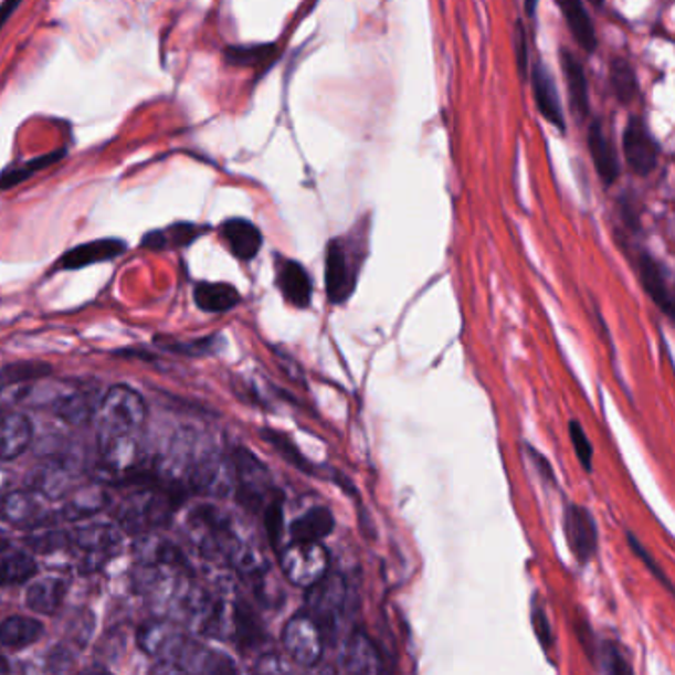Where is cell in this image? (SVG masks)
Instances as JSON below:
<instances>
[{"mask_svg": "<svg viewBox=\"0 0 675 675\" xmlns=\"http://www.w3.org/2000/svg\"><path fill=\"white\" fill-rule=\"evenodd\" d=\"M94 419L102 462L124 466L139 456L137 434L144 430L147 404L137 390L125 384L107 390Z\"/></svg>", "mask_w": 675, "mask_h": 675, "instance_id": "6da1fadb", "label": "cell"}, {"mask_svg": "<svg viewBox=\"0 0 675 675\" xmlns=\"http://www.w3.org/2000/svg\"><path fill=\"white\" fill-rule=\"evenodd\" d=\"M187 494V487L179 482L145 485L119 505L117 521L125 531L134 535L155 531L171 521L172 514Z\"/></svg>", "mask_w": 675, "mask_h": 675, "instance_id": "7a4b0ae2", "label": "cell"}, {"mask_svg": "<svg viewBox=\"0 0 675 675\" xmlns=\"http://www.w3.org/2000/svg\"><path fill=\"white\" fill-rule=\"evenodd\" d=\"M280 567L295 587L309 589L329 572V552L321 541H292L280 552Z\"/></svg>", "mask_w": 675, "mask_h": 675, "instance_id": "3957f363", "label": "cell"}, {"mask_svg": "<svg viewBox=\"0 0 675 675\" xmlns=\"http://www.w3.org/2000/svg\"><path fill=\"white\" fill-rule=\"evenodd\" d=\"M122 547V537L112 525L94 524L70 532V549L76 552L80 569L94 572L114 559Z\"/></svg>", "mask_w": 675, "mask_h": 675, "instance_id": "277c9868", "label": "cell"}, {"mask_svg": "<svg viewBox=\"0 0 675 675\" xmlns=\"http://www.w3.org/2000/svg\"><path fill=\"white\" fill-rule=\"evenodd\" d=\"M347 599V584L341 574H325L324 579L317 580L307 589V610L309 616L324 630L325 640L327 634H334L339 624Z\"/></svg>", "mask_w": 675, "mask_h": 675, "instance_id": "5b68a950", "label": "cell"}, {"mask_svg": "<svg viewBox=\"0 0 675 675\" xmlns=\"http://www.w3.org/2000/svg\"><path fill=\"white\" fill-rule=\"evenodd\" d=\"M191 637L181 627L165 620H152L139 627L137 642L149 656L159 660V672H179L177 660Z\"/></svg>", "mask_w": 675, "mask_h": 675, "instance_id": "8992f818", "label": "cell"}, {"mask_svg": "<svg viewBox=\"0 0 675 675\" xmlns=\"http://www.w3.org/2000/svg\"><path fill=\"white\" fill-rule=\"evenodd\" d=\"M234 482L239 485L240 504L250 511H262L267 499L276 492L270 489L267 470L246 447H236L232 454Z\"/></svg>", "mask_w": 675, "mask_h": 675, "instance_id": "52a82bcc", "label": "cell"}, {"mask_svg": "<svg viewBox=\"0 0 675 675\" xmlns=\"http://www.w3.org/2000/svg\"><path fill=\"white\" fill-rule=\"evenodd\" d=\"M284 647L297 666L312 667L321 660L325 634L309 612H299L287 620L284 627Z\"/></svg>", "mask_w": 675, "mask_h": 675, "instance_id": "ba28073f", "label": "cell"}, {"mask_svg": "<svg viewBox=\"0 0 675 675\" xmlns=\"http://www.w3.org/2000/svg\"><path fill=\"white\" fill-rule=\"evenodd\" d=\"M56 515L49 507V497L32 487L10 492L0 499V517L20 529L46 527Z\"/></svg>", "mask_w": 675, "mask_h": 675, "instance_id": "9c48e42d", "label": "cell"}, {"mask_svg": "<svg viewBox=\"0 0 675 675\" xmlns=\"http://www.w3.org/2000/svg\"><path fill=\"white\" fill-rule=\"evenodd\" d=\"M622 151L626 157L627 169L636 177H647L656 171L660 145L640 115H632L627 119L626 129L622 134Z\"/></svg>", "mask_w": 675, "mask_h": 675, "instance_id": "30bf717a", "label": "cell"}, {"mask_svg": "<svg viewBox=\"0 0 675 675\" xmlns=\"http://www.w3.org/2000/svg\"><path fill=\"white\" fill-rule=\"evenodd\" d=\"M355 289V270L342 239H334L325 252V292L331 304H342Z\"/></svg>", "mask_w": 675, "mask_h": 675, "instance_id": "8fae6325", "label": "cell"}, {"mask_svg": "<svg viewBox=\"0 0 675 675\" xmlns=\"http://www.w3.org/2000/svg\"><path fill=\"white\" fill-rule=\"evenodd\" d=\"M565 535L579 562H589L599 551V529L587 507L569 505L565 514Z\"/></svg>", "mask_w": 675, "mask_h": 675, "instance_id": "7c38bea8", "label": "cell"}, {"mask_svg": "<svg viewBox=\"0 0 675 675\" xmlns=\"http://www.w3.org/2000/svg\"><path fill=\"white\" fill-rule=\"evenodd\" d=\"M529 76H531L535 104L539 107L542 117L549 124L555 125L561 134H567V122H565V114H562L561 96H559V89H557V84H555L551 74L545 70L541 62H535Z\"/></svg>", "mask_w": 675, "mask_h": 675, "instance_id": "4fadbf2b", "label": "cell"}, {"mask_svg": "<svg viewBox=\"0 0 675 675\" xmlns=\"http://www.w3.org/2000/svg\"><path fill=\"white\" fill-rule=\"evenodd\" d=\"M587 144H589L590 159L594 162V169L599 172L600 181L604 184H614L619 181V152L614 149V144L604 131V125L599 117L592 119V124H590Z\"/></svg>", "mask_w": 675, "mask_h": 675, "instance_id": "5bb4252c", "label": "cell"}, {"mask_svg": "<svg viewBox=\"0 0 675 675\" xmlns=\"http://www.w3.org/2000/svg\"><path fill=\"white\" fill-rule=\"evenodd\" d=\"M342 669L347 674H381L384 672L381 652L365 632H355L342 650Z\"/></svg>", "mask_w": 675, "mask_h": 675, "instance_id": "9a60e30c", "label": "cell"}, {"mask_svg": "<svg viewBox=\"0 0 675 675\" xmlns=\"http://www.w3.org/2000/svg\"><path fill=\"white\" fill-rule=\"evenodd\" d=\"M277 287L282 289L287 304L299 309H307L312 305V277L299 262L286 257L277 262Z\"/></svg>", "mask_w": 675, "mask_h": 675, "instance_id": "2e32d148", "label": "cell"}, {"mask_svg": "<svg viewBox=\"0 0 675 675\" xmlns=\"http://www.w3.org/2000/svg\"><path fill=\"white\" fill-rule=\"evenodd\" d=\"M32 442L30 420L20 412L0 414V464L12 462L29 450Z\"/></svg>", "mask_w": 675, "mask_h": 675, "instance_id": "e0dca14e", "label": "cell"}, {"mask_svg": "<svg viewBox=\"0 0 675 675\" xmlns=\"http://www.w3.org/2000/svg\"><path fill=\"white\" fill-rule=\"evenodd\" d=\"M125 250H127V244H125L124 240H94V242L72 247L70 252L60 257L57 264H60V267H64V270H82V267L94 266V264H99V262H107V260L122 256Z\"/></svg>", "mask_w": 675, "mask_h": 675, "instance_id": "ac0fdd59", "label": "cell"}, {"mask_svg": "<svg viewBox=\"0 0 675 675\" xmlns=\"http://www.w3.org/2000/svg\"><path fill=\"white\" fill-rule=\"evenodd\" d=\"M637 272H640V282L642 287L646 289V294L654 299V304L667 315H674V295L672 287L667 282L666 272L656 257L650 256L646 252H642L637 256Z\"/></svg>", "mask_w": 675, "mask_h": 675, "instance_id": "d6986e66", "label": "cell"}, {"mask_svg": "<svg viewBox=\"0 0 675 675\" xmlns=\"http://www.w3.org/2000/svg\"><path fill=\"white\" fill-rule=\"evenodd\" d=\"M220 236L226 242L230 252L239 260L250 262L257 256L260 247H262V232L256 224H252L246 219H229L222 222L220 226Z\"/></svg>", "mask_w": 675, "mask_h": 675, "instance_id": "ffe728a7", "label": "cell"}, {"mask_svg": "<svg viewBox=\"0 0 675 675\" xmlns=\"http://www.w3.org/2000/svg\"><path fill=\"white\" fill-rule=\"evenodd\" d=\"M555 2L561 10L562 19L571 30L572 39L579 44L580 50H584L587 54H594L599 49V39L594 22L584 7V0H555Z\"/></svg>", "mask_w": 675, "mask_h": 675, "instance_id": "44dd1931", "label": "cell"}, {"mask_svg": "<svg viewBox=\"0 0 675 675\" xmlns=\"http://www.w3.org/2000/svg\"><path fill=\"white\" fill-rule=\"evenodd\" d=\"M559 60H561L562 74L567 80V87H569V99H571L572 109L579 117H587L590 114V99H589V80H587V72L584 66L580 62L579 56L571 52V50L562 49L559 52Z\"/></svg>", "mask_w": 675, "mask_h": 675, "instance_id": "7402d4cb", "label": "cell"}, {"mask_svg": "<svg viewBox=\"0 0 675 675\" xmlns=\"http://www.w3.org/2000/svg\"><path fill=\"white\" fill-rule=\"evenodd\" d=\"M230 637L236 640L242 650H252L264 642V627L246 602L236 600L230 610Z\"/></svg>", "mask_w": 675, "mask_h": 675, "instance_id": "603a6c76", "label": "cell"}, {"mask_svg": "<svg viewBox=\"0 0 675 675\" xmlns=\"http://www.w3.org/2000/svg\"><path fill=\"white\" fill-rule=\"evenodd\" d=\"M67 584L66 580L57 579V577H46V579L36 580L30 584L27 590V607L32 612H39L44 616L56 614L64 597H66Z\"/></svg>", "mask_w": 675, "mask_h": 675, "instance_id": "cb8c5ba5", "label": "cell"}, {"mask_svg": "<svg viewBox=\"0 0 675 675\" xmlns=\"http://www.w3.org/2000/svg\"><path fill=\"white\" fill-rule=\"evenodd\" d=\"M107 502L109 497L102 485H82L70 494L66 504L57 511V515H62V519H84V517L102 511Z\"/></svg>", "mask_w": 675, "mask_h": 675, "instance_id": "d4e9b609", "label": "cell"}, {"mask_svg": "<svg viewBox=\"0 0 675 675\" xmlns=\"http://www.w3.org/2000/svg\"><path fill=\"white\" fill-rule=\"evenodd\" d=\"M335 529L334 514L327 507H314L292 524V541H321Z\"/></svg>", "mask_w": 675, "mask_h": 675, "instance_id": "484cf974", "label": "cell"}, {"mask_svg": "<svg viewBox=\"0 0 675 675\" xmlns=\"http://www.w3.org/2000/svg\"><path fill=\"white\" fill-rule=\"evenodd\" d=\"M44 634L39 620L29 616H10L0 622V646L29 647L36 644Z\"/></svg>", "mask_w": 675, "mask_h": 675, "instance_id": "4316f807", "label": "cell"}, {"mask_svg": "<svg viewBox=\"0 0 675 675\" xmlns=\"http://www.w3.org/2000/svg\"><path fill=\"white\" fill-rule=\"evenodd\" d=\"M194 302L202 312L224 314L240 304V294L239 289L230 284L202 282L194 287Z\"/></svg>", "mask_w": 675, "mask_h": 675, "instance_id": "83f0119b", "label": "cell"}, {"mask_svg": "<svg viewBox=\"0 0 675 675\" xmlns=\"http://www.w3.org/2000/svg\"><path fill=\"white\" fill-rule=\"evenodd\" d=\"M204 232V229H200L197 224L191 222H179V224H172L171 229L167 230H152L147 236H145L144 247L147 250H167V247H181L189 246L191 242L199 239L200 234Z\"/></svg>", "mask_w": 675, "mask_h": 675, "instance_id": "f1b7e54d", "label": "cell"}, {"mask_svg": "<svg viewBox=\"0 0 675 675\" xmlns=\"http://www.w3.org/2000/svg\"><path fill=\"white\" fill-rule=\"evenodd\" d=\"M610 87L612 94L622 105H630L640 94L636 70L624 56H614L610 60Z\"/></svg>", "mask_w": 675, "mask_h": 675, "instance_id": "f546056e", "label": "cell"}, {"mask_svg": "<svg viewBox=\"0 0 675 675\" xmlns=\"http://www.w3.org/2000/svg\"><path fill=\"white\" fill-rule=\"evenodd\" d=\"M57 416L70 424H86L96 416L97 402L87 392H72L64 394L54 402Z\"/></svg>", "mask_w": 675, "mask_h": 675, "instance_id": "4dcf8cb0", "label": "cell"}, {"mask_svg": "<svg viewBox=\"0 0 675 675\" xmlns=\"http://www.w3.org/2000/svg\"><path fill=\"white\" fill-rule=\"evenodd\" d=\"M39 572V565L32 555L24 551H14L0 557V587L22 584Z\"/></svg>", "mask_w": 675, "mask_h": 675, "instance_id": "1f68e13d", "label": "cell"}, {"mask_svg": "<svg viewBox=\"0 0 675 675\" xmlns=\"http://www.w3.org/2000/svg\"><path fill=\"white\" fill-rule=\"evenodd\" d=\"M64 155H66V151H62V149L60 151L46 152L42 157L17 165V167H12L9 171L0 172V191H9V189L17 187L20 182L29 181L30 177H34L36 172L44 171L50 165L60 161Z\"/></svg>", "mask_w": 675, "mask_h": 675, "instance_id": "d6a6232c", "label": "cell"}, {"mask_svg": "<svg viewBox=\"0 0 675 675\" xmlns=\"http://www.w3.org/2000/svg\"><path fill=\"white\" fill-rule=\"evenodd\" d=\"M274 44H250V46H229L224 50V60L230 66L254 67L262 66L276 56Z\"/></svg>", "mask_w": 675, "mask_h": 675, "instance_id": "836d02e7", "label": "cell"}, {"mask_svg": "<svg viewBox=\"0 0 675 675\" xmlns=\"http://www.w3.org/2000/svg\"><path fill=\"white\" fill-rule=\"evenodd\" d=\"M50 372H52V367L46 362H14L0 371V389L40 381V379L50 377Z\"/></svg>", "mask_w": 675, "mask_h": 675, "instance_id": "e575fe53", "label": "cell"}, {"mask_svg": "<svg viewBox=\"0 0 675 675\" xmlns=\"http://www.w3.org/2000/svg\"><path fill=\"white\" fill-rule=\"evenodd\" d=\"M262 437H264V442H267L270 446L276 450L280 456L286 460L287 464H292V466L297 467V470H302V472H307V474H314V466L302 456V452H299V447L295 446L294 442L289 440V437L284 434V432H277V430L264 429L262 432Z\"/></svg>", "mask_w": 675, "mask_h": 675, "instance_id": "d590c367", "label": "cell"}, {"mask_svg": "<svg viewBox=\"0 0 675 675\" xmlns=\"http://www.w3.org/2000/svg\"><path fill=\"white\" fill-rule=\"evenodd\" d=\"M262 519H264V527H266L267 539L270 545L277 551L280 542H282V535H284V497L282 494H274L267 504L262 509Z\"/></svg>", "mask_w": 675, "mask_h": 675, "instance_id": "8d00e7d4", "label": "cell"}, {"mask_svg": "<svg viewBox=\"0 0 675 675\" xmlns=\"http://www.w3.org/2000/svg\"><path fill=\"white\" fill-rule=\"evenodd\" d=\"M24 542H27V547L32 549V551L44 552V555L46 552L62 551V549L70 547V532L54 531V529L30 532Z\"/></svg>", "mask_w": 675, "mask_h": 675, "instance_id": "74e56055", "label": "cell"}, {"mask_svg": "<svg viewBox=\"0 0 675 675\" xmlns=\"http://www.w3.org/2000/svg\"><path fill=\"white\" fill-rule=\"evenodd\" d=\"M599 669L604 674H627L630 666L624 656L620 654L619 647L612 642H604L599 652Z\"/></svg>", "mask_w": 675, "mask_h": 675, "instance_id": "f35d334b", "label": "cell"}, {"mask_svg": "<svg viewBox=\"0 0 675 675\" xmlns=\"http://www.w3.org/2000/svg\"><path fill=\"white\" fill-rule=\"evenodd\" d=\"M569 432H571L572 447H574V454L579 457L580 464L587 472H592V444L584 429L580 426L579 420H572L569 424Z\"/></svg>", "mask_w": 675, "mask_h": 675, "instance_id": "ab89813d", "label": "cell"}, {"mask_svg": "<svg viewBox=\"0 0 675 675\" xmlns=\"http://www.w3.org/2000/svg\"><path fill=\"white\" fill-rule=\"evenodd\" d=\"M515 60H517V70L524 80L529 77V40L525 32L524 22L517 24V39H515Z\"/></svg>", "mask_w": 675, "mask_h": 675, "instance_id": "60d3db41", "label": "cell"}, {"mask_svg": "<svg viewBox=\"0 0 675 675\" xmlns=\"http://www.w3.org/2000/svg\"><path fill=\"white\" fill-rule=\"evenodd\" d=\"M626 539L627 542H630V547H632V551L636 552L637 557H640V561L644 562L647 569L652 571V574H654V577H656V579L660 580L662 584H666V589L672 592V582L667 580L666 574H664V571H662V569L657 567L656 562H654V559H652V557L647 555L646 549H644V547L640 545V541H637L636 537H634L632 532L627 531Z\"/></svg>", "mask_w": 675, "mask_h": 675, "instance_id": "b9f144b4", "label": "cell"}, {"mask_svg": "<svg viewBox=\"0 0 675 675\" xmlns=\"http://www.w3.org/2000/svg\"><path fill=\"white\" fill-rule=\"evenodd\" d=\"M217 337H210V339H202V341L192 342H172V345H165V349H169L172 352H181L187 357H199V355H207V352L214 351V345H217Z\"/></svg>", "mask_w": 675, "mask_h": 675, "instance_id": "7bdbcfd3", "label": "cell"}, {"mask_svg": "<svg viewBox=\"0 0 675 675\" xmlns=\"http://www.w3.org/2000/svg\"><path fill=\"white\" fill-rule=\"evenodd\" d=\"M531 622L532 627H535V634H537V637H539V642H541L542 647H545V650H549V647L552 646L551 624H549V619H547L545 610H542L539 604H535V607H532Z\"/></svg>", "mask_w": 675, "mask_h": 675, "instance_id": "ee69618b", "label": "cell"}, {"mask_svg": "<svg viewBox=\"0 0 675 675\" xmlns=\"http://www.w3.org/2000/svg\"><path fill=\"white\" fill-rule=\"evenodd\" d=\"M20 2H22V0H4V2L0 4V29L7 24V20L12 17V12L19 9Z\"/></svg>", "mask_w": 675, "mask_h": 675, "instance_id": "f6af8a7d", "label": "cell"}, {"mask_svg": "<svg viewBox=\"0 0 675 675\" xmlns=\"http://www.w3.org/2000/svg\"><path fill=\"white\" fill-rule=\"evenodd\" d=\"M537 4H539V0H525V12H527V17H529V19H535Z\"/></svg>", "mask_w": 675, "mask_h": 675, "instance_id": "bcb514c9", "label": "cell"}, {"mask_svg": "<svg viewBox=\"0 0 675 675\" xmlns=\"http://www.w3.org/2000/svg\"><path fill=\"white\" fill-rule=\"evenodd\" d=\"M9 660H7V657L0 656V674H9Z\"/></svg>", "mask_w": 675, "mask_h": 675, "instance_id": "7dc6e473", "label": "cell"}, {"mask_svg": "<svg viewBox=\"0 0 675 675\" xmlns=\"http://www.w3.org/2000/svg\"><path fill=\"white\" fill-rule=\"evenodd\" d=\"M9 549V539L0 531V555Z\"/></svg>", "mask_w": 675, "mask_h": 675, "instance_id": "c3c4849f", "label": "cell"}, {"mask_svg": "<svg viewBox=\"0 0 675 675\" xmlns=\"http://www.w3.org/2000/svg\"><path fill=\"white\" fill-rule=\"evenodd\" d=\"M592 7H597V9H602V4H604V0H589Z\"/></svg>", "mask_w": 675, "mask_h": 675, "instance_id": "681fc988", "label": "cell"}]
</instances>
